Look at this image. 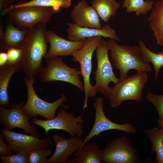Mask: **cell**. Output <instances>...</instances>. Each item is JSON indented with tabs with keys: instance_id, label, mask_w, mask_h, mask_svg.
<instances>
[{
	"instance_id": "12",
	"label": "cell",
	"mask_w": 163,
	"mask_h": 163,
	"mask_svg": "<svg viewBox=\"0 0 163 163\" xmlns=\"http://www.w3.org/2000/svg\"><path fill=\"white\" fill-rule=\"evenodd\" d=\"M100 153L104 163H133L137 159L136 150L125 136L113 140L100 150Z\"/></svg>"
},
{
	"instance_id": "36",
	"label": "cell",
	"mask_w": 163,
	"mask_h": 163,
	"mask_svg": "<svg viewBox=\"0 0 163 163\" xmlns=\"http://www.w3.org/2000/svg\"><path fill=\"white\" fill-rule=\"evenodd\" d=\"M13 0L14 2V1H15V0Z\"/></svg>"
},
{
	"instance_id": "11",
	"label": "cell",
	"mask_w": 163,
	"mask_h": 163,
	"mask_svg": "<svg viewBox=\"0 0 163 163\" xmlns=\"http://www.w3.org/2000/svg\"><path fill=\"white\" fill-rule=\"evenodd\" d=\"M24 103V101L19 104H11V108L10 109L0 106V123L6 130L12 131L14 128H19L22 129L26 133L40 138L39 131L31 124L29 121L30 118L22 109Z\"/></svg>"
},
{
	"instance_id": "1",
	"label": "cell",
	"mask_w": 163,
	"mask_h": 163,
	"mask_svg": "<svg viewBox=\"0 0 163 163\" xmlns=\"http://www.w3.org/2000/svg\"><path fill=\"white\" fill-rule=\"evenodd\" d=\"M46 23H40L29 28L21 49L19 64L28 78L34 77L42 68V60L48 52Z\"/></svg>"
},
{
	"instance_id": "15",
	"label": "cell",
	"mask_w": 163,
	"mask_h": 163,
	"mask_svg": "<svg viewBox=\"0 0 163 163\" xmlns=\"http://www.w3.org/2000/svg\"><path fill=\"white\" fill-rule=\"evenodd\" d=\"M67 38L70 40L84 41L87 38L97 36L113 39L116 41L120 40L115 30L108 24L101 28L82 27L70 22H67Z\"/></svg>"
},
{
	"instance_id": "21",
	"label": "cell",
	"mask_w": 163,
	"mask_h": 163,
	"mask_svg": "<svg viewBox=\"0 0 163 163\" xmlns=\"http://www.w3.org/2000/svg\"><path fill=\"white\" fill-rule=\"evenodd\" d=\"M20 68L7 63L0 67V104L4 107L7 108L10 106L8 87L12 76Z\"/></svg>"
},
{
	"instance_id": "14",
	"label": "cell",
	"mask_w": 163,
	"mask_h": 163,
	"mask_svg": "<svg viewBox=\"0 0 163 163\" xmlns=\"http://www.w3.org/2000/svg\"><path fill=\"white\" fill-rule=\"evenodd\" d=\"M56 146L53 155L47 158L46 163H66L69 158L81 148L83 141L81 137H71L66 139L58 134L53 136Z\"/></svg>"
},
{
	"instance_id": "7",
	"label": "cell",
	"mask_w": 163,
	"mask_h": 163,
	"mask_svg": "<svg viewBox=\"0 0 163 163\" xmlns=\"http://www.w3.org/2000/svg\"><path fill=\"white\" fill-rule=\"evenodd\" d=\"M95 50L97 66L94 72L95 84L94 86L97 93L100 92L108 98L112 89L109 85V83L112 82L115 84L120 79L116 77L113 71L108 56L107 40L102 38Z\"/></svg>"
},
{
	"instance_id": "19",
	"label": "cell",
	"mask_w": 163,
	"mask_h": 163,
	"mask_svg": "<svg viewBox=\"0 0 163 163\" xmlns=\"http://www.w3.org/2000/svg\"><path fill=\"white\" fill-rule=\"evenodd\" d=\"M148 21L157 43L163 46V0H159L154 4Z\"/></svg>"
},
{
	"instance_id": "27",
	"label": "cell",
	"mask_w": 163,
	"mask_h": 163,
	"mask_svg": "<svg viewBox=\"0 0 163 163\" xmlns=\"http://www.w3.org/2000/svg\"><path fill=\"white\" fill-rule=\"evenodd\" d=\"M52 153L51 148L34 149L28 154L29 163H46L47 157Z\"/></svg>"
},
{
	"instance_id": "18",
	"label": "cell",
	"mask_w": 163,
	"mask_h": 163,
	"mask_svg": "<svg viewBox=\"0 0 163 163\" xmlns=\"http://www.w3.org/2000/svg\"><path fill=\"white\" fill-rule=\"evenodd\" d=\"M29 29H21L9 22L5 28L3 39L0 41V51L6 52L11 48H21Z\"/></svg>"
},
{
	"instance_id": "17",
	"label": "cell",
	"mask_w": 163,
	"mask_h": 163,
	"mask_svg": "<svg viewBox=\"0 0 163 163\" xmlns=\"http://www.w3.org/2000/svg\"><path fill=\"white\" fill-rule=\"evenodd\" d=\"M46 37L50 49L44 58L71 56L74 52L81 49L85 41H76L67 40L52 30H47Z\"/></svg>"
},
{
	"instance_id": "26",
	"label": "cell",
	"mask_w": 163,
	"mask_h": 163,
	"mask_svg": "<svg viewBox=\"0 0 163 163\" xmlns=\"http://www.w3.org/2000/svg\"><path fill=\"white\" fill-rule=\"evenodd\" d=\"M71 4V0H32L14 5V8L29 6H37L52 8L57 12L61 8H69Z\"/></svg>"
},
{
	"instance_id": "35",
	"label": "cell",
	"mask_w": 163,
	"mask_h": 163,
	"mask_svg": "<svg viewBox=\"0 0 163 163\" xmlns=\"http://www.w3.org/2000/svg\"><path fill=\"white\" fill-rule=\"evenodd\" d=\"M161 129L163 131V127H161Z\"/></svg>"
},
{
	"instance_id": "34",
	"label": "cell",
	"mask_w": 163,
	"mask_h": 163,
	"mask_svg": "<svg viewBox=\"0 0 163 163\" xmlns=\"http://www.w3.org/2000/svg\"><path fill=\"white\" fill-rule=\"evenodd\" d=\"M157 121L158 124L161 127H163V120H160L158 119Z\"/></svg>"
},
{
	"instance_id": "3",
	"label": "cell",
	"mask_w": 163,
	"mask_h": 163,
	"mask_svg": "<svg viewBox=\"0 0 163 163\" xmlns=\"http://www.w3.org/2000/svg\"><path fill=\"white\" fill-rule=\"evenodd\" d=\"M24 80L27 91V99L26 104H23L22 109L30 118L39 115L46 120H51L56 117V113L60 106L66 110L69 108V105L63 104L66 101L64 94L62 93L60 97L55 101L48 102L41 99L36 93L34 88L35 77H25Z\"/></svg>"
},
{
	"instance_id": "30",
	"label": "cell",
	"mask_w": 163,
	"mask_h": 163,
	"mask_svg": "<svg viewBox=\"0 0 163 163\" xmlns=\"http://www.w3.org/2000/svg\"><path fill=\"white\" fill-rule=\"evenodd\" d=\"M0 159L1 163H29L28 155L20 154L0 156Z\"/></svg>"
},
{
	"instance_id": "10",
	"label": "cell",
	"mask_w": 163,
	"mask_h": 163,
	"mask_svg": "<svg viewBox=\"0 0 163 163\" xmlns=\"http://www.w3.org/2000/svg\"><path fill=\"white\" fill-rule=\"evenodd\" d=\"M1 132L8 145L14 154L28 155L34 149L48 148L53 144L48 136L40 139L32 135H27L17 133L5 129Z\"/></svg>"
},
{
	"instance_id": "20",
	"label": "cell",
	"mask_w": 163,
	"mask_h": 163,
	"mask_svg": "<svg viewBox=\"0 0 163 163\" xmlns=\"http://www.w3.org/2000/svg\"><path fill=\"white\" fill-rule=\"evenodd\" d=\"M100 151L95 142H89L76 152L73 158L68 159L67 163H101Z\"/></svg>"
},
{
	"instance_id": "5",
	"label": "cell",
	"mask_w": 163,
	"mask_h": 163,
	"mask_svg": "<svg viewBox=\"0 0 163 163\" xmlns=\"http://www.w3.org/2000/svg\"><path fill=\"white\" fill-rule=\"evenodd\" d=\"M101 36L87 38L84 46L80 49L74 52L71 54L73 61L78 62L80 65V71L83 80L85 99L83 109L88 107V98L93 97L97 92L90 83V77L92 69V56L101 40Z\"/></svg>"
},
{
	"instance_id": "6",
	"label": "cell",
	"mask_w": 163,
	"mask_h": 163,
	"mask_svg": "<svg viewBox=\"0 0 163 163\" xmlns=\"http://www.w3.org/2000/svg\"><path fill=\"white\" fill-rule=\"evenodd\" d=\"M47 66L43 67L39 73L40 81L42 82L56 81L66 82L84 91L83 82L80 78L81 74L78 69L68 66L59 56L46 58Z\"/></svg>"
},
{
	"instance_id": "33",
	"label": "cell",
	"mask_w": 163,
	"mask_h": 163,
	"mask_svg": "<svg viewBox=\"0 0 163 163\" xmlns=\"http://www.w3.org/2000/svg\"><path fill=\"white\" fill-rule=\"evenodd\" d=\"M14 2L13 0H0V11L7 8L10 4Z\"/></svg>"
},
{
	"instance_id": "24",
	"label": "cell",
	"mask_w": 163,
	"mask_h": 163,
	"mask_svg": "<svg viewBox=\"0 0 163 163\" xmlns=\"http://www.w3.org/2000/svg\"><path fill=\"white\" fill-rule=\"evenodd\" d=\"M139 46L145 60L149 63H152L154 69V78L155 80L157 79L160 69L163 66V51L158 53L151 51L141 40H139Z\"/></svg>"
},
{
	"instance_id": "22",
	"label": "cell",
	"mask_w": 163,
	"mask_h": 163,
	"mask_svg": "<svg viewBox=\"0 0 163 163\" xmlns=\"http://www.w3.org/2000/svg\"><path fill=\"white\" fill-rule=\"evenodd\" d=\"M91 5L100 19L105 23L115 16L120 6V3L116 0H92Z\"/></svg>"
},
{
	"instance_id": "31",
	"label": "cell",
	"mask_w": 163,
	"mask_h": 163,
	"mask_svg": "<svg viewBox=\"0 0 163 163\" xmlns=\"http://www.w3.org/2000/svg\"><path fill=\"white\" fill-rule=\"evenodd\" d=\"M2 135H0V156L9 155L13 152L8 146H7L4 140Z\"/></svg>"
},
{
	"instance_id": "23",
	"label": "cell",
	"mask_w": 163,
	"mask_h": 163,
	"mask_svg": "<svg viewBox=\"0 0 163 163\" xmlns=\"http://www.w3.org/2000/svg\"><path fill=\"white\" fill-rule=\"evenodd\" d=\"M145 133L151 141V152H155L156 162L163 163V132L161 128L156 127L146 129Z\"/></svg>"
},
{
	"instance_id": "2",
	"label": "cell",
	"mask_w": 163,
	"mask_h": 163,
	"mask_svg": "<svg viewBox=\"0 0 163 163\" xmlns=\"http://www.w3.org/2000/svg\"><path fill=\"white\" fill-rule=\"evenodd\" d=\"M107 41L111 62L120 71V80L128 77L127 73L131 69L146 72L152 70L149 63L144 58L139 46L120 45L111 38Z\"/></svg>"
},
{
	"instance_id": "29",
	"label": "cell",
	"mask_w": 163,
	"mask_h": 163,
	"mask_svg": "<svg viewBox=\"0 0 163 163\" xmlns=\"http://www.w3.org/2000/svg\"><path fill=\"white\" fill-rule=\"evenodd\" d=\"M6 52L8 56L7 63L11 65L20 67L19 64L22 56L21 49L11 48L8 50Z\"/></svg>"
},
{
	"instance_id": "4",
	"label": "cell",
	"mask_w": 163,
	"mask_h": 163,
	"mask_svg": "<svg viewBox=\"0 0 163 163\" xmlns=\"http://www.w3.org/2000/svg\"><path fill=\"white\" fill-rule=\"evenodd\" d=\"M148 81L145 72H138L132 76L120 81L112 87L108 97L111 107L116 108L126 101L139 102L142 100V91Z\"/></svg>"
},
{
	"instance_id": "28",
	"label": "cell",
	"mask_w": 163,
	"mask_h": 163,
	"mask_svg": "<svg viewBox=\"0 0 163 163\" xmlns=\"http://www.w3.org/2000/svg\"><path fill=\"white\" fill-rule=\"evenodd\" d=\"M147 100L155 106L158 111L159 120H163V94L158 95L149 92L146 94Z\"/></svg>"
},
{
	"instance_id": "25",
	"label": "cell",
	"mask_w": 163,
	"mask_h": 163,
	"mask_svg": "<svg viewBox=\"0 0 163 163\" xmlns=\"http://www.w3.org/2000/svg\"><path fill=\"white\" fill-rule=\"evenodd\" d=\"M154 2L149 0H124L122 8H126V12H135L139 16L140 14H145L153 9Z\"/></svg>"
},
{
	"instance_id": "9",
	"label": "cell",
	"mask_w": 163,
	"mask_h": 163,
	"mask_svg": "<svg viewBox=\"0 0 163 163\" xmlns=\"http://www.w3.org/2000/svg\"><path fill=\"white\" fill-rule=\"evenodd\" d=\"M57 113V115L53 119L44 120L33 118L30 122L41 127L47 136L50 130L56 129L66 131L71 137H81L83 134V116L76 117L73 113L67 112L64 108L60 109Z\"/></svg>"
},
{
	"instance_id": "13",
	"label": "cell",
	"mask_w": 163,
	"mask_h": 163,
	"mask_svg": "<svg viewBox=\"0 0 163 163\" xmlns=\"http://www.w3.org/2000/svg\"><path fill=\"white\" fill-rule=\"evenodd\" d=\"M93 107L95 111L94 123L90 131L83 141L80 149L92 137L99 135L104 131L115 129L128 133H136V130L131 123L118 124L112 121L107 117L104 111V100L102 97H97L93 104Z\"/></svg>"
},
{
	"instance_id": "32",
	"label": "cell",
	"mask_w": 163,
	"mask_h": 163,
	"mask_svg": "<svg viewBox=\"0 0 163 163\" xmlns=\"http://www.w3.org/2000/svg\"><path fill=\"white\" fill-rule=\"evenodd\" d=\"M8 58V54L6 52L0 51V67L3 66L7 63Z\"/></svg>"
},
{
	"instance_id": "8",
	"label": "cell",
	"mask_w": 163,
	"mask_h": 163,
	"mask_svg": "<svg viewBox=\"0 0 163 163\" xmlns=\"http://www.w3.org/2000/svg\"><path fill=\"white\" fill-rule=\"evenodd\" d=\"M56 12L51 7L29 6L13 7L7 14L10 22L18 28L24 29L30 28L40 23H46Z\"/></svg>"
},
{
	"instance_id": "16",
	"label": "cell",
	"mask_w": 163,
	"mask_h": 163,
	"mask_svg": "<svg viewBox=\"0 0 163 163\" xmlns=\"http://www.w3.org/2000/svg\"><path fill=\"white\" fill-rule=\"evenodd\" d=\"M73 23L82 27L101 28L102 26L97 12L87 0H81L75 5L70 13Z\"/></svg>"
}]
</instances>
